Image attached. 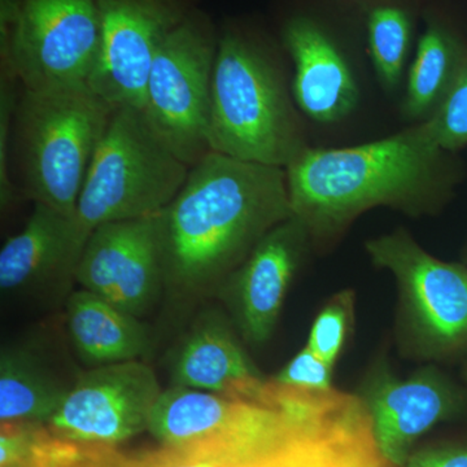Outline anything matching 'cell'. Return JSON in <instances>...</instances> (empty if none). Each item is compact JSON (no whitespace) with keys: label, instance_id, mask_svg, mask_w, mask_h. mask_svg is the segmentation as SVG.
Masks as SVG:
<instances>
[{"label":"cell","instance_id":"cell-18","mask_svg":"<svg viewBox=\"0 0 467 467\" xmlns=\"http://www.w3.org/2000/svg\"><path fill=\"white\" fill-rule=\"evenodd\" d=\"M67 337L88 368L146 358L152 348L150 328L90 291L72 292L66 301Z\"/></svg>","mask_w":467,"mask_h":467},{"label":"cell","instance_id":"cell-27","mask_svg":"<svg viewBox=\"0 0 467 467\" xmlns=\"http://www.w3.org/2000/svg\"><path fill=\"white\" fill-rule=\"evenodd\" d=\"M331 378H333V367L326 364L308 347H306L282 368L273 380L285 386L326 391L333 389Z\"/></svg>","mask_w":467,"mask_h":467},{"label":"cell","instance_id":"cell-22","mask_svg":"<svg viewBox=\"0 0 467 467\" xmlns=\"http://www.w3.org/2000/svg\"><path fill=\"white\" fill-rule=\"evenodd\" d=\"M413 24L407 9L379 5L368 14V36L371 58L379 78L389 88L400 81L410 47Z\"/></svg>","mask_w":467,"mask_h":467},{"label":"cell","instance_id":"cell-24","mask_svg":"<svg viewBox=\"0 0 467 467\" xmlns=\"http://www.w3.org/2000/svg\"><path fill=\"white\" fill-rule=\"evenodd\" d=\"M352 317L353 292L335 295L315 319L306 347L334 368L348 337Z\"/></svg>","mask_w":467,"mask_h":467},{"label":"cell","instance_id":"cell-3","mask_svg":"<svg viewBox=\"0 0 467 467\" xmlns=\"http://www.w3.org/2000/svg\"><path fill=\"white\" fill-rule=\"evenodd\" d=\"M115 109L88 85L23 88L9 131V165L16 161L21 195L76 216L88 167Z\"/></svg>","mask_w":467,"mask_h":467},{"label":"cell","instance_id":"cell-20","mask_svg":"<svg viewBox=\"0 0 467 467\" xmlns=\"http://www.w3.org/2000/svg\"><path fill=\"white\" fill-rule=\"evenodd\" d=\"M466 57L465 38L441 21H429L409 72L405 115L429 119L450 91Z\"/></svg>","mask_w":467,"mask_h":467},{"label":"cell","instance_id":"cell-17","mask_svg":"<svg viewBox=\"0 0 467 467\" xmlns=\"http://www.w3.org/2000/svg\"><path fill=\"white\" fill-rule=\"evenodd\" d=\"M282 38L294 61L292 95L297 107L322 124L348 116L358 104V88L330 34L313 18L295 16L285 24Z\"/></svg>","mask_w":467,"mask_h":467},{"label":"cell","instance_id":"cell-21","mask_svg":"<svg viewBox=\"0 0 467 467\" xmlns=\"http://www.w3.org/2000/svg\"><path fill=\"white\" fill-rule=\"evenodd\" d=\"M84 445L55 434L47 423L3 422L0 467H77Z\"/></svg>","mask_w":467,"mask_h":467},{"label":"cell","instance_id":"cell-13","mask_svg":"<svg viewBox=\"0 0 467 467\" xmlns=\"http://www.w3.org/2000/svg\"><path fill=\"white\" fill-rule=\"evenodd\" d=\"M76 284L142 318L164 299L156 216L98 226L88 236Z\"/></svg>","mask_w":467,"mask_h":467},{"label":"cell","instance_id":"cell-29","mask_svg":"<svg viewBox=\"0 0 467 467\" xmlns=\"http://www.w3.org/2000/svg\"><path fill=\"white\" fill-rule=\"evenodd\" d=\"M227 467H303V442L296 430L278 448L257 459Z\"/></svg>","mask_w":467,"mask_h":467},{"label":"cell","instance_id":"cell-28","mask_svg":"<svg viewBox=\"0 0 467 467\" xmlns=\"http://www.w3.org/2000/svg\"><path fill=\"white\" fill-rule=\"evenodd\" d=\"M402 467H467V438L450 439L414 451Z\"/></svg>","mask_w":467,"mask_h":467},{"label":"cell","instance_id":"cell-7","mask_svg":"<svg viewBox=\"0 0 467 467\" xmlns=\"http://www.w3.org/2000/svg\"><path fill=\"white\" fill-rule=\"evenodd\" d=\"M294 427L290 409L279 401L256 404L171 386L156 402L147 431L161 447L227 467L275 450L287 441Z\"/></svg>","mask_w":467,"mask_h":467},{"label":"cell","instance_id":"cell-8","mask_svg":"<svg viewBox=\"0 0 467 467\" xmlns=\"http://www.w3.org/2000/svg\"><path fill=\"white\" fill-rule=\"evenodd\" d=\"M218 41L211 18L196 8L160 46L147 79L143 115L159 140L190 168L211 152Z\"/></svg>","mask_w":467,"mask_h":467},{"label":"cell","instance_id":"cell-2","mask_svg":"<svg viewBox=\"0 0 467 467\" xmlns=\"http://www.w3.org/2000/svg\"><path fill=\"white\" fill-rule=\"evenodd\" d=\"M454 153L425 124L349 149L300 150L285 168L292 213L315 241H327L368 209L417 214L447 201L462 178Z\"/></svg>","mask_w":467,"mask_h":467},{"label":"cell","instance_id":"cell-6","mask_svg":"<svg viewBox=\"0 0 467 467\" xmlns=\"http://www.w3.org/2000/svg\"><path fill=\"white\" fill-rule=\"evenodd\" d=\"M0 51L23 88L90 86L101 55L98 0H0Z\"/></svg>","mask_w":467,"mask_h":467},{"label":"cell","instance_id":"cell-26","mask_svg":"<svg viewBox=\"0 0 467 467\" xmlns=\"http://www.w3.org/2000/svg\"><path fill=\"white\" fill-rule=\"evenodd\" d=\"M17 78L7 70L2 69L0 82V201L2 208H8L17 201L20 192L12 180L9 165V131H11L12 116L18 94L15 85Z\"/></svg>","mask_w":467,"mask_h":467},{"label":"cell","instance_id":"cell-19","mask_svg":"<svg viewBox=\"0 0 467 467\" xmlns=\"http://www.w3.org/2000/svg\"><path fill=\"white\" fill-rule=\"evenodd\" d=\"M73 382L52 368L47 358L30 344H8L0 355V420L48 423Z\"/></svg>","mask_w":467,"mask_h":467},{"label":"cell","instance_id":"cell-14","mask_svg":"<svg viewBox=\"0 0 467 467\" xmlns=\"http://www.w3.org/2000/svg\"><path fill=\"white\" fill-rule=\"evenodd\" d=\"M310 242L299 218H288L270 230L218 288L214 299L225 306L243 342L252 347L269 342Z\"/></svg>","mask_w":467,"mask_h":467},{"label":"cell","instance_id":"cell-31","mask_svg":"<svg viewBox=\"0 0 467 467\" xmlns=\"http://www.w3.org/2000/svg\"><path fill=\"white\" fill-rule=\"evenodd\" d=\"M465 264H467V254H466V261H465Z\"/></svg>","mask_w":467,"mask_h":467},{"label":"cell","instance_id":"cell-30","mask_svg":"<svg viewBox=\"0 0 467 467\" xmlns=\"http://www.w3.org/2000/svg\"><path fill=\"white\" fill-rule=\"evenodd\" d=\"M463 379H465V382L467 383V362L465 364V368H463Z\"/></svg>","mask_w":467,"mask_h":467},{"label":"cell","instance_id":"cell-25","mask_svg":"<svg viewBox=\"0 0 467 467\" xmlns=\"http://www.w3.org/2000/svg\"><path fill=\"white\" fill-rule=\"evenodd\" d=\"M77 467H217L183 456L167 447L126 454L113 445H84V457Z\"/></svg>","mask_w":467,"mask_h":467},{"label":"cell","instance_id":"cell-16","mask_svg":"<svg viewBox=\"0 0 467 467\" xmlns=\"http://www.w3.org/2000/svg\"><path fill=\"white\" fill-rule=\"evenodd\" d=\"M169 374L171 386L256 404L265 401L270 380L245 352L229 316L216 309L202 310L193 319L174 349Z\"/></svg>","mask_w":467,"mask_h":467},{"label":"cell","instance_id":"cell-5","mask_svg":"<svg viewBox=\"0 0 467 467\" xmlns=\"http://www.w3.org/2000/svg\"><path fill=\"white\" fill-rule=\"evenodd\" d=\"M189 171L142 110L116 107L88 167L76 220L90 236L104 223L156 216L181 192Z\"/></svg>","mask_w":467,"mask_h":467},{"label":"cell","instance_id":"cell-23","mask_svg":"<svg viewBox=\"0 0 467 467\" xmlns=\"http://www.w3.org/2000/svg\"><path fill=\"white\" fill-rule=\"evenodd\" d=\"M423 124L441 150L454 153L467 147V57L441 106Z\"/></svg>","mask_w":467,"mask_h":467},{"label":"cell","instance_id":"cell-11","mask_svg":"<svg viewBox=\"0 0 467 467\" xmlns=\"http://www.w3.org/2000/svg\"><path fill=\"white\" fill-rule=\"evenodd\" d=\"M101 55L90 88L115 107L142 110L150 66L160 46L196 0H98Z\"/></svg>","mask_w":467,"mask_h":467},{"label":"cell","instance_id":"cell-9","mask_svg":"<svg viewBox=\"0 0 467 467\" xmlns=\"http://www.w3.org/2000/svg\"><path fill=\"white\" fill-rule=\"evenodd\" d=\"M367 251L398 282L402 330L414 352L432 359L467 355V264L436 259L404 230L368 241Z\"/></svg>","mask_w":467,"mask_h":467},{"label":"cell","instance_id":"cell-12","mask_svg":"<svg viewBox=\"0 0 467 467\" xmlns=\"http://www.w3.org/2000/svg\"><path fill=\"white\" fill-rule=\"evenodd\" d=\"M358 396L370 417L378 450L392 467L405 465L427 431L467 417V389L436 368L398 379L378 367Z\"/></svg>","mask_w":467,"mask_h":467},{"label":"cell","instance_id":"cell-4","mask_svg":"<svg viewBox=\"0 0 467 467\" xmlns=\"http://www.w3.org/2000/svg\"><path fill=\"white\" fill-rule=\"evenodd\" d=\"M209 147L279 168L306 147L281 70L259 42L239 30H227L218 41Z\"/></svg>","mask_w":467,"mask_h":467},{"label":"cell","instance_id":"cell-1","mask_svg":"<svg viewBox=\"0 0 467 467\" xmlns=\"http://www.w3.org/2000/svg\"><path fill=\"white\" fill-rule=\"evenodd\" d=\"M292 216L285 168L211 150L156 214L169 306L183 312L214 299L261 239Z\"/></svg>","mask_w":467,"mask_h":467},{"label":"cell","instance_id":"cell-15","mask_svg":"<svg viewBox=\"0 0 467 467\" xmlns=\"http://www.w3.org/2000/svg\"><path fill=\"white\" fill-rule=\"evenodd\" d=\"M88 241L76 216L34 204L26 226L0 250V290L67 301Z\"/></svg>","mask_w":467,"mask_h":467},{"label":"cell","instance_id":"cell-10","mask_svg":"<svg viewBox=\"0 0 467 467\" xmlns=\"http://www.w3.org/2000/svg\"><path fill=\"white\" fill-rule=\"evenodd\" d=\"M164 389L140 359L88 368L75 378L52 416L55 434L82 445H113L149 430Z\"/></svg>","mask_w":467,"mask_h":467}]
</instances>
